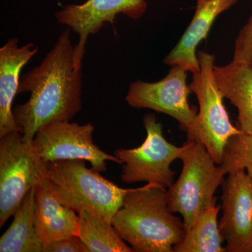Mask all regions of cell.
Here are the masks:
<instances>
[{
	"label": "cell",
	"mask_w": 252,
	"mask_h": 252,
	"mask_svg": "<svg viewBox=\"0 0 252 252\" xmlns=\"http://www.w3.org/2000/svg\"><path fill=\"white\" fill-rule=\"evenodd\" d=\"M198 59L200 71L193 73L189 86L196 95L199 112L193 125L187 131V141L203 144L220 165L227 142L233 135L243 132L230 122L223 104L224 97L215 76V56L200 51Z\"/></svg>",
	"instance_id": "4"
},
{
	"label": "cell",
	"mask_w": 252,
	"mask_h": 252,
	"mask_svg": "<svg viewBox=\"0 0 252 252\" xmlns=\"http://www.w3.org/2000/svg\"><path fill=\"white\" fill-rule=\"evenodd\" d=\"M143 122L147 137L140 147L114 151V156L122 162L120 179L126 184L145 182L168 189L176 174L172 163L180 158L187 145L177 147L165 140L162 125L154 114H146Z\"/></svg>",
	"instance_id": "6"
},
{
	"label": "cell",
	"mask_w": 252,
	"mask_h": 252,
	"mask_svg": "<svg viewBox=\"0 0 252 252\" xmlns=\"http://www.w3.org/2000/svg\"><path fill=\"white\" fill-rule=\"evenodd\" d=\"M77 236L82 252H132L112 223L88 211L78 213Z\"/></svg>",
	"instance_id": "18"
},
{
	"label": "cell",
	"mask_w": 252,
	"mask_h": 252,
	"mask_svg": "<svg viewBox=\"0 0 252 252\" xmlns=\"http://www.w3.org/2000/svg\"><path fill=\"white\" fill-rule=\"evenodd\" d=\"M220 165L225 175L243 170L252 180V135L241 132L230 137Z\"/></svg>",
	"instance_id": "19"
},
{
	"label": "cell",
	"mask_w": 252,
	"mask_h": 252,
	"mask_svg": "<svg viewBox=\"0 0 252 252\" xmlns=\"http://www.w3.org/2000/svg\"><path fill=\"white\" fill-rule=\"evenodd\" d=\"M32 43L18 46L17 39H9L0 49V138L23 130L15 120L12 104L18 94L20 73L37 53Z\"/></svg>",
	"instance_id": "13"
},
{
	"label": "cell",
	"mask_w": 252,
	"mask_h": 252,
	"mask_svg": "<svg viewBox=\"0 0 252 252\" xmlns=\"http://www.w3.org/2000/svg\"><path fill=\"white\" fill-rule=\"evenodd\" d=\"M186 145L180 158L183 165L180 177L167 189L166 196L171 212L183 219L187 232L215 198L225 174L203 144L187 141Z\"/></svg>",
	"instance_id": "5"
},
{
	"label": "cell",
	"mask_w": 252,
	"mask_h": 252,
	"mask_svg": "<svg viewBox=\"0 0 252 252\" xmlns=\"http://www.w3.org/2000/svg\"><path fill=\"white\" fill-rule=\"evenodd\" d=\"M94 130L91 124L53 123L36 132L32 144L45 162L79 159L90 162L92 168L99 172L106 171L107 161L122 165L116 156L105 153L94 143Z\"/></svg>",
	"instance_id": "8"
},
{
	"label": "cell",
	"mask_w": 252,
	"mask_h": 252,
	"mask_svg": "<svg viewBox=\"0 0 252 252\" xmlns=\"http://www.w3.org/2000/svg\"><path fill=\"white\" fill-rule=\"evenodd\" d=\"M36 187L26 194L14 220L0 238L1 252H43L44 243L35 228Z\"/></svg>",
	"instance_id": "16"
},
{
	"label": "cell",
	"mask_w": 252,
	"mask_h": 252,
	"mask_svg": "<svg viewBox=\"0 0 252 252\" xmlns=\"http://www.w3.org/2000/svg\"><path fill=\"white\" fill-rule=\"evenodd\" d=\"M219 222L228 252H252V180L243 170L230 172L221 185Z\"/></svg>",
	"instance_id": "10"
},
{
	"label": "cell",
	"mask_w": 252,
	"mask_h": 252,
	"mask_svg": "<svg viewBox=\"0 0 252 252\" xmlns=\"http://www.w3.org/2000/svg\"><path fill=\"white\" fill-rule=\"evenodd\" d=\"M233 61L252 66V14L235 39Z\"/></svg>",
	"instance_id": "20"
},
{
	"label": "cell",
	"mask_w": 252,
	"mask_h": 252,
	"mask_svg": "<svg viewBox=\"0 0 252 252\" xmlns=\"http://www.w3.org/2000/svg\"><path fill=\"white\" fill-rule=\"evenodd\" d=\"M215 76L223 97L238 110L239 128L252 135V66L232 61L215 65Z\"/></svg>",
	"instance_id": "15"
},
{
	"label": "cell",
	"mask_w": 252,
	"mask_h": 252,
	"mask_svg": "<svg viewBox=\"0 0 252 252\" xmlns=\"http://www.w3.org/2000/svg\"><path fill=\"white\" fill-rule=\"evenodd\" d=\"M165 187L156 183L131 189L113 226L134 252H174L186 234L183 220L168 206Z\"/></svg>",
	"instance_id": "2"
},
{
	"label": "cell",
	"mask_w": 252,
	"mask_h": 252,
	"mask_svg": "<svg viewBox=\"0 0 252 252\" xmlns=\"http://www.w3.org/2000/svg\"><path fill=\"white\" fill-rule=\"evenodd\" d=\"M46 168L32 141L24 142L21 132L0 138V227L5 224Z\"/></svg>",
	"instance_id": "7"
},
{
	"label": "cell",
	"mask_w": 252,
	"mask_h": 252,
	"mask_svg": "<svg viewBox=\"0 0 252 252\" xmlns=\"http://www.w3.org/2000/svg\"><path fill=\"white\" fill-rule=\"evenodd\" d=\"M86 160H69L46 162V172L60 200L73 211H88L112 223L122 206L126 194L123 189L104 178Z\"/></svg>",
	"instance_id": "3"
},
{
	"label": "cell",
	"mask_w": 252,
	"mask_h": 252,
	"mask_svg": "<svg viewBox=\"0 0 252 252\" xmlns=\"http://www.w3.org/2000/svg\"><path fill=\"white\" fill-rule=\"evenodd\" d=\"M36 190L35 228L41 241L47 244L76 235L78 214L60 200L46 168L36 185Z\"/></svg>",
	"instance_id": "14"
},
{
	"label": "cell",
	"mask_w": 252,
	"mask_h": 252,
	"mask_svg": "<svg viewBox=\"0 0 252 252\" xmlns=\"http://www.w3.org/2000/svg\"><path fill=\"white\" fill-rule=\"evenodd\" d=\"M187 71L172 66L166 77L156 82L136 81L130 84L126 99L136 109H149L167 114L187 131L196 119L197 109L190 106Z\"/></svg>",
	"instance_id": "9"
},
{
	"label": "cell",
	"mask_w": 252,
	"mask_h": 252,
	"mask_svg": "<svg viewBox=\"0 0 252 252\" xmlns=\"http://www.w3.org/2000/svg\"><path fill=\"white\" fill-rule=\"evenodd\" d=\"M81 69L76 62L70 31L66 30L40 64L20 79L18 94L31 93L26 103L13 109L24 142L32 141L41 127L53 123L70 122L80 112Z\"/></svg>",
	"instance_id": "1"
},
{
	"label": "cell",
	"mask_w": 252,
	"mask_h": 252,
	"mask_svg": "<svg viewBox=\"0 0 252 252\" xmlns=\"http://www.w3.org/2000/svg\"><path fill=\"white\" fill-rule=\"evenodd\" d=\"M238 0H196L193 17L183 35L164 59L169 66H180L187 72L200 71L197 48L206 39L217 18L237 4Z\"/></svg>",
	"instance_id": "12"
},
{
	"label": "cell",
	"mask_w": 252,
	"mask_h": 252,
	"mask_svg": "<svg viewBox=\"0 0 252 252\" xmlns=\"http://www.w3.org/2000/svg\"><path fill=\"white\" fill-rule=\"evenodd\" d=\"M43 252H82L80 240L77 235L44 244Z\"/></svg>",
	"instance_id": "21"
},
{
	"label": "cell",
	"mask_w": 252,
	"mask_h": 252,
	"mask_svg": "<svg viewBox=\"0 0 252 252\" xmlns=\"http://www.w3.org/2000/svg\"><path fill=\"white\" fill-rule=\"evenodd\" d=\"M215 197L194 220L186 232L183 240L174 248L175 252H225V243L220 233L217 217L220 209Z\"/></svg>",
	"instance_id": "17"
},
{
	"label": "cell",
	"mask_w": 252,
	"mask_h": 252,
	"mask_svg": "<svg viewBox=\"0 0 252 252\" xmlns=\"http://www.w3.org/2000/svg\"><path fill=\"white\" fill-rule=\"evenodd\" d=\"M146 0H86L81 4H68L56 14L57 21L79 36L75 45V60L82 66L88 38L95 34L105 23L114 24L117 15L123 14L134 20L144 16Z\"/></svg>",
	"instance_id": "11"
}]
</instances>
